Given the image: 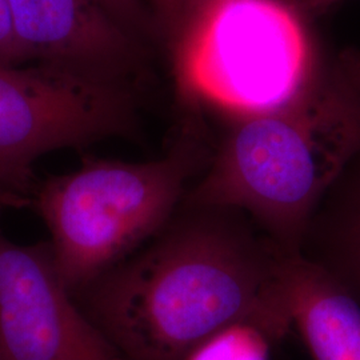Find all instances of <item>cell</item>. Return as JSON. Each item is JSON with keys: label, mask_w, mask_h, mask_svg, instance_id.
Here are the masks:
<instances>
[{"label": "cell", "mask_w": 360, "mask_h": 360, "mask_svg": "<svg viewBox=\"0 0 360 360\" xmlns=\"http://www.w3.org/2000/svg\"><path fill=\"white\" fill-rule=\"evenodd\" d=\"M16 35L39 62L126 80L142 65L139 39L98 0H10Z\"/></svg>", "instance_id": "cell-7"}, {"label": "cell", "mask_w": 360, "mask_h": 360, "mask_svg": "<svg viewBox=\"0 0 360 360\" xmlns=\"http://www.w3.org/2000/svg\"><path fill=\"white\" fill-rule=\"evenodd\" d=\"M183 1H184V15H183V25L180 27L179 32L181 31V28L186 26L196 13H200L202 10L206 8L207 6H210L211 3H214L217 0H183Z\"/></svg>", "instance_id": "cell-16"}, {"label": "cell", "mask_w": 360, "mask_h": 360, "mask_svg": "<svg viewBox=\"0 0 360 360\" xmlns=\"http://www.w3.org/2000/svg\"><path fill=\"white\" fill-rule=\"evenodd\" d=\"M300 255L360 295V166L340 176L306 232Z\"/></svg>", "instance_id": "cell-9"}, {"label": "cell", "mask_w": 360, "mask_h": 360, "mask_svg": "<svg viewBox=\"0 0 360 360\" xmlns=\"http://www.w3.org/2000/svg\"><path fill=\"white\" fill-rule=\"evenodd\" d=\"M104 8L135 35L148 34L154 28V19L146 10L142 0H98Z\"/></svg>", "instance_id": "cell-12"}, {"label": "cell", "mask_w": 360, "mask_h": 360, "mask_svg": "<svg viewBox=\"0 0 360 360\" xmlns=\"http://www.w3.org/2000/svg\"><path fill=\"white\" fill-rule=\"evenodd\" d=\"M291 327L260 318L235 321L210 335L181 360H270Z\"/></svg>", "instance_id": "cell-10"}, {"label": "cell", "mask_w": 360, "mask_h": 360, "mask_svg": "<svg viewBox=\"0 0 360 360\" xmlns=\"http://www.w3.org/2000/svg\"><path fill=\"white\" fill-rule=\"evenodd\" d=\"M288 1L296 11L306 19V18L322 15L342 0H288Z\"/></svg>", "instance_id": "cell-14"}, {"label": "cell", "mask_w": 360, "mask_h": 360, "mask_svg": "<svg viewBox=\"0 0 360 360\" xmlns=\"http://www.w3.org/2000/svg\"><path fill=\"white\" fill-rule=\"evenodd\" d=\"M169 46L181 102L233 117L282 105L318 71L304 18L284 0H217Z\"/></svg>", "instance_id": "cell-4"}, {"label": "cell", "mask_w": 360, "mask_h": 360, "mask_svg": "<svg viewBox=\"0 0 360 360\" xmlns=\"http://www.w3.org/2000/svg\"><path fill=\"white\" fill-rule=\"evenodd\" d=\"M210 160L205 129L193 111L160 159L131 163L87 156L75 171L38 184L31 206L49 229L53 263L70 294L151 240Z\"/></svg>", "instance_id": "cell-3"}, {"label": "cell", "mask_w": 360, "mask_h": 360, "mask_svg": "<svg viewBox=\"0 0 360 360\" xmlns=\"http://www.w3.org/2000/svg\"><path fill=\"white\" fill-rule=\"evenodd\" d=\"M338 65L360 89V52H345Z\"/></svg>", "instance_id": "cell-15"}, {"label": "cell", "mask_w": 360, "mask_h": 360, "mask_svg": "<svg viewBox=\"0 0 360 360\" xmlns=\"http://www.w3.org/2000/svg\"><path fill=\"white\" fill-rule=\"evenodd\" d=\"M287 257L242 211L181 202L151 240L74 299L124 359L181 360L235 321L294 327Z\"/></svg>", "instance_id": "cell-1"}, {"label": "cell", "mask_w": 360, "mask_h": 360, "mask_svg": "<svg viewBox=\"0 0 360 360\" xmlns=\"http://www.w3.org/2000/svg\"><path fill=\"white\" fill-rule=\"evenodd\" d=\"M0 360H126L65 288L49 242L0 233Z\"/></svg>", "instance_id": "cell-6"}, {"label": "cell", "mask_w": 360, "mask_h": 360, "mask_svg": "<svg viewBox=\"0 0 360 360\" xmlns=\"http://www.w3.org/2000/svg\"><path fill=\"white\" fill-rule=\"evenodd\" d=\"M155 27L160 31L168 43L175 38L183 25L184 1L183 0H151Z\"/></svg>", "instance_id": "cell-13"}, {"label": "cell", "mask_w": 360, "mask_h": 360, "mask_svg": "<svg viewBox=\"0 0 360 360\" xmlns=\"http://www.w3.org/2000/svg\"><path fill=\"white\" fill-rule=\"evenodd\" d=\"M129 82L39 62L0 67V211L31 206L32 167L58 150L138 135Z\"/></svg>", "instance_id": "cell-5"}, {"label": "cell", "mask_w": 360, "mask_h": 360, "mask_svg": "<svg viewBox=\"0 0 360 360\" xmlns=\"http://www.w3.org/2000/svg\"><path fill=\"white\" fill-rule=\"evenodd\" d=\"M282 282L312 360H360V306L347 287L303 255L284 259Z\"/></svg>", "instance_id": "cell-8"}, {"label": "cell", "mask_w": 360, "mask_h": 360, "mask_svg": "<svg viewBox=\"0 0 360 360\" xmlns=\"http://www.w3.org/2000/svg\"><path fill=\"white\" fill-rule=\"evenodd\" d=\"M360 156V89L336 65L318 68L288 102L233 117L193 206L238 210L287 255H300L315 212Z\"/></svg>", "instance_id": "cell-2"}, {"label": "cell", "mask_w": 360, "mask_h": 360, "mask_svg": "<svg viewBox=\"0 0 360 360\" xmlns=\"http://www.w3.org/2000/svg\"><path fill=\"white\" fill-rule=\"evenodd\" d=\"M32 59L16 35L10 0H0V67H16Z\"/></svg>", "instance_id": "cell-11"}]
</instances>
